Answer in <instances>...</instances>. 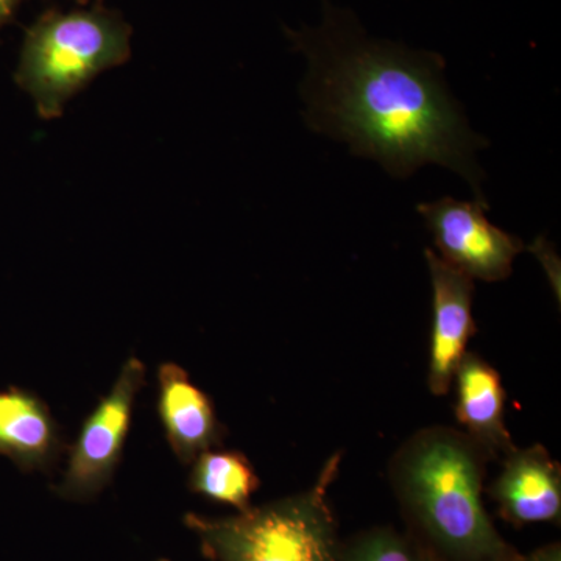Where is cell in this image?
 <instances>
[{
  "label": "cell",
  "instance_id": "6da1fadb",
  "mask_svg": "<svg viewBox=\"0 0 561 561\" xmlns=\"http://www.w3.org/2000/svg\"><path fill=\"white\" fill-rule=\"evenodd\" d=\"M286 33L308 60L309 127L401 179L424 164L445 165L485 202L476 151L486 142L449 94L442 55L373 38L356 14L328 0L317 27Z\"/></svg>",
  "mask_w": 561,
  "mask_h": 561
},
{
  "label": "cell",
  "instance_id": "7a4b0ae2",
  "mask_svg": "<svg viewBox=\"0 0 561 561\" xmlns=\"http://www.w3.org/2000/svg\"><path fill=\"white\" fill-rule=\"evenodd\" d=\"M493 460L463 431L420 430L391 457L389 479L409 537L432 561H523L482 500Z\"/></svg>",
  "mask_w": 561,
  "mask_h": 561
},
{
  "label": "cell",
  "instance_id": "3957f363",
  "mask_svg": "<svg viewBox=\"0 0 561 561\" xmlns=\"http://www.w3.org/2000/svg\"><path fill=\"white\" fill-rule=\"evenodd\" d=\"M131 25L105 5L47 10L25 32L14 80L41 119L55 121L95 77L131 57Z\"/></svg>",
  "mask_w": 561,
  "mask_h": 561
},
{
  "label": "cell",
  "instance_id": "277c9868",
  "mask_svg": "<svg viewBox=\"0 0 561 561\" xmlns=\"http://www.w3.org/2000/svg\"><path fill=\"white\" fill-rule=\"evenodd\" d=\"M342 453L321 470L316 485L295 496L250 507L228 518L187 513L184 524L213 561H337L342 542L328 490L341 471Z\"/></svg>",
  "mask_w": 561,
  "mask_h": 561
},
{
  "label": "cell",
  "instance_id": "5b68a950",
  "mask_svg": "<svg viewBox=\"0 0 561 561\" xmlns=\"http://www.w3.org/2000/svg\"><path fill=\"white\" fill-rule=\"evenodd\" d=\"M146 383V365L131 356L94 411L81 424L79 437L68 448V468L55 493L66 501L94 500L119 467L131 427L136 397Z\"/></svg>",
  "mask_w": 561,
  "mask_h": 561
},
{
  "label": "cell",
  "instance_id": "8992f818",
  "mask_svg": "<svg viewBox=\"0 0 561 561\" xmlns=\"http://www.w3.org/2000/svg\"><path fill=\"white\" fill-rule=\"evenodd\" d=\"M416 210L426 221L442 260L472 280L507 279L515 257L526 250L522 239L491 224L486 202L443 197L421 203Z\"/></svg>",
  "mask_w": 561,
  "mask_h": 561
},
{
  "label": "cell",
  "instance_id": "52a82bcc",
  "mask_svg": "<svg viewBox=\"0 0 561 561\" xmlns=\"http://www.w3.org/2000/svg\"><path fill=\"white\" fill-rule=\"evenodd\" d=\"M432 284V334L427 386L435 397L453 387L454 373L476 334L472 319L474 280L446 264L435 251H424Z\"/></svg>",
  "mask_w": 561,
  "mask_h": 561
},
{
  "label": "cell",
  "instance_id": "ba28073f",
  "mask_svg": "<svg viewBox=\"0 0 561 561\" xmlns=\"http://www.w3.org/2000/svg\"><path fill=\"white\" fill-rule=\"evenodd\" d=\"M502 518L513 526L560 523L561 468L541 445L513 448L489 489Z\"/></svg>",
  "mask_w": 561,
  "mask_h": 561
},
{
  "label": "cell",
  "instance_id": "9c48e42d",
  "mask_svg": "<svg viewBox=\"0 0 561 561\" xmlns=\"http://www.w3.org/2000/svg\"><path fill=\"white\" fill-rule=\"evenodd\" d=\"M158 415L169 446L184 465L220 446L227 434L213 400L172 362L158 368Z\"/></svg>",
  "mask_w": 561,
  "mask_h": 561
},
{
  "label": "cell",
  "instance_id": "30bf717a",
  "mask_svg": "<svg viewBox=\"0 0 561 561\" xmlns=\"http://www.w3.org/2000/svg\"><path fill=\"white\" fill-rule=\"evenodd\" d=\"M65 449L60 426L35 391H0V456L22 472H49Z\"/></svg>",
  "mask_w": 561,
  "mask_h": 561
},
{
  "label": "cell",
  "instance_id": "8fae6325",
  "mask_svg": "<svg viewBox=\"0 0 561 561\" xmlns=\"http://www.w3.org/2000/svg\"><path fill=\"white\" fill-rule=\"evenodd\" d=\"M456 419L465 434L479 443L491 459L515 448L505 426V390L500 373L476 353H465L457 370Z\"/></svg>",
  "mask_w": 561,
  "mask_h": 561
},
{
  "label": "cell",
  "instance_id": "7c38bea8",
  "mask_svg": "<svg viewBox=\"0 0 561 561\" xmlns=\"http://www.w3.org/2000/svg\"><path fill=\"white\" fill-rule=\"evenodd\" d=\"M260 483L253 465L242 453L209 449L192 461L187 485L192 493L202 494L206 500L245 512Z\"/></svg>",
  "mask_w": 561,
  "mask_h": 561
},
{
  "label": "cell",
  "instance_id": "4fadbf2b",
  "mask_svg": "<svg viewBox=\"0 0 561 561\" xmlns=\"http://www.w3.org/2000/svg\"><path fill=\"white\" fill-rule=\"evenodd\" d=\"M337 561H432L409 535L375 527L342 542Z\"/></svg>",
  "mask_w": 561,
  "mask_h": 561
},
{
  "label": "cell",
  "instance_id": "5bb4252c",
  "mask_svg": "<svg viewBox=\"0 0 561 561\" xmlns=\"http://www.w3.org/2000/svg\"><path fill=\"white\" fill-rule=\"evenodd\" d=\"M523 561H561V549L559 542L537 549L530 556H524Z\"/></svg>",
  "mask_w": 561,
  "mask_h": 561
},
{
  "label": "cell",
  "instance_id": "9a60e30c",
  "mask_svg": "<svg viewBox=\"0 0 561 561\" xmlns=\"http://www.w3.org/2000/svg\"><path fill=\"white\" fill-rule=\"evenodd\" d=\"M21 0H0V27L13 21L14 14L20 9Z\"/></svg>",
  "mask_w": 561,
  "mask_h": 561
},
{
  "label": "cell",
  "instance_id": "2e32d148",
  "mask_svg": "<svg viewBox=\"0 0 561 561\" xmlns=\"http://www.w3.org/2000/svg\"><path fill=\"white\" fill-rule=\"evenodd\" d=\"M77 3L81 7L87 5H102L103 0H76Z\"/></svg>",
  "mask_w": 561,
  "mask_h": 561
},
{
  "label": "cell",
  "instance_id": "e0dca14e",
  "mask_svg": "<svg viewBox=\"0 0 561 561\" xmlns=\"http://www.w3.org/2000/svg\"><path fill=\"white\" fill-rule=\"evenodd\" d=\"M158 561H171V560H168V559H161V560H158Z\"/></svg>",
  "mask_w": 561,
  "mask_h": 561
}]
</instances>
